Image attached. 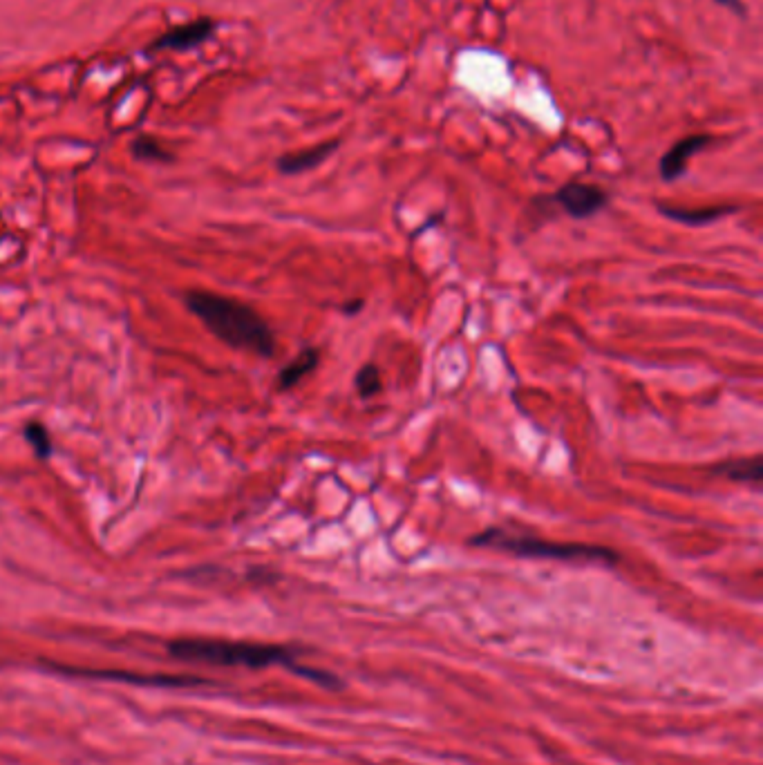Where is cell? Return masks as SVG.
I'll list each match as a JSON object with an SVG mask.
<instances>
[{
	"mask_svg": "<svg viewBox=\"0 0 763 765\" xmlns=\"http://www.w3.org/2000/svg\"><path fill=\"white\" fill-rule=\"evenodd\" d=\"M710 141H712L710 135H692L678 141V144H674L670 150H667L661 159V177L667 179V182L681 177L685 173L687 162H690L696 153H701Z\"/></svg>",
	"mask_w": 763,
	"mask_h": 765,
	"instance_id": "cell-5",
	"label": "cell"
},
{
	"mask_svg": "<svg viewBox=\"0 0 763 765\" xmlns=\"http://www.w3.org/2000/svg\"><path fill=\"white\" fill-rule=\"evenodd\" d=\"M363 307V300H356V302H347V305L343 307V311L347 316L350 314H359V309Z\"/></svg>",
	"mask_w": 763,
	"mask_h": 765,
	"instance_id": "cell-14",
	"label": "cell"
},
{
	"mask_svg": "<svg viewBox=\"0 0 763 765\" xmlns=\"http://www.w3.org/2000/svg\"><path fill=\"white\" fill-rule=\"evenodd\" d=\"M553 202L567 213L573 220H587V217L602 211L609 202L605 188L596 184L571 182L564 184L558 193L553 195Z\"/></svg>",
	"mask_w": 763,
	"mask_h": 765,
	"instance_id": "cell-4",
	"label": "cell"
},
{
	"mask_svg": "<svg viewBox=\"0 0 763 765\" xmlns=\"http://www.w3.org/2000/svg\"><path fill=\"white\" fill-rule=\"evenodd\" d=\"M202 36H204V25H193V27H186V30H177L173 39L168 43L186 45L188 41H200Z\"/></svg>",
	"mask_w": 763,
	"mask_h": 765,
	"instance_id": "cell-12",
	"label": "cell"
},
{
	"mask_svg": "<svg viewBox=\"0 0 763 765\" xmlns=\"http://www.w3.org/2000/svg\"><path fill=\"white\" fill-rule=\"evenodd\" d=\"M320 363V349L318 347H305L296 358L285 365V370L278 374V387L280 390H291L296 387L305 376L312 374Z\"/></svg>",
	"mask_w": 763,
	"mask_h": 765,
	"instance_id": "cell-8",
	"label": "cell"
},
{
	"mask_svg": "<svg viewBox=\"0 0 763 765\" xmlns=\"http://www.w3.org/2000/svg\"><path fill=\"white\" fill-rule=\"evenodd\" d=\"M25 439L30 441V446L34 448L36 457H47L52 452V439H50V432L45 430V425L41 421H30L25 425Z\"/></svg>",
	"mask_w": 763,
	"mask_h": 765,
	"instance_id": "cell-11",
	"label": "cell"
},
{
	"mask_svg": "<svg viewBox=\"0 0 763 765\" xmlns=\"http://www.w3.org/2000/svg\"><path fill=\"white\" fill-rule=\"evenodd\" d=\"M717 3L723 5V7H728L730 12H734L737 16H746L748 14V9H746V5L741 3V0H717Z\"/></svg>",
	"mask_w": 763,
	"mask_h": 765,
	"instance_id": "cell-13",
	"label": "cell"
},
{
	"mask_svg": "<svg viewBox=\"0 0 763 765\" xmlns=\"http://www.w3.org/2000/svg\"><path fill=\"white\" fill-rule=\"evenodd\" d=\"M710 472H712L714 477H723V479L737 481V484H748V486H752L755 490H759L761 488V479H763L761 455L723 461V464L712 466Z\"/></svg>",
	"mask_w": 763,
	"mask_h": 765,
	"instance_id": "cell-6",
	"label": "cell"
},
{
	"mask_svg": "<svg viewBox=\"0 0 763 765\" xmlns=\"http://www.w3.org/2000/svg\"><path fill=\"white\" fill-rule=\"evenodd\" d=\"M658 211H661L665 217L678 222V224H687V226H708L712 222L721 220V217L737 213L739 206L734 204H721V206H710V209H681V206H670V204H658Z\"/></svg>",
	"mask_w": 763,
	"mask_h": 765,
	"instance_id": "cell-7",
	"label": "cell"
},
{
	"mask_svg": "<svg viewBox=\"0 0 763 765\" xmlns=\"http://www.w3.org/2000/svg\"><path fill=\"white\" fill-rule=\"evenodd\" d=\"M336 146H338V141H327V144H320V146H314L309 150H300V153H294V155H285L278 162V168L287 175L305 173V170L323 164L325 159L334 153Z\"/></svg>",
	"mask_w": 763,
	"mask_h": 765,
	"instance_id": "cell-9",
	"label": "cell"
},
{
	"mask_svg": "<svg viewBox=\"0 0 763 765\" xmlns=\"http://www.w3.org/2000/svg\"><path fill=\"white\" fill-rule=\"evenodd\" d=\"M171 654L193 663H209L222 667H271L291 663V654L282 647L253 645V642H231V640H209V638H186L175 640Z\"/></svg>",
	"mask_w": 763,
	"mask_h": 765,
	"instance_id": "cell-3",
	"label": "cell"
},
{
	"mask_svg": "<svg viewBox=\"0 0 763 765\" xmlns=\"http://www.w3.org/2000/svg\"><path fill=\"white\" fill-rule=\"evenodd\" d=\"M186 305L222 343L258 356H273L276 336L256 309L213 291H191Z\"/></svg>",
	"mask_w": 763,
	"mask_h": 765,
	"instance_id": "cell-1",
	"label": "cell"
},
{
	"mask_svg": "<svg viewBox=\"0 0 763 765\" xmlns=\"http://www.w3.org/2000/svg\"><path fill=\"white\" fill-rule=\"evenodd\" d=\"M477 549H495L511 553L515 557H533V560H560V562H596L616 566L620 555L607 546L580 544V542H553L542 540L533 533H517L511 528L488 526L486 531L468 540Z\"/></svg>",
	"mask_w": 763,
	"mask_h": 765,
	"instance_id": "cell-2",
	"label": "cell"
},
{
	"mask_svg": "<svg viewBox=\"0 0 763 765\" xmlns=\"http://www.w3.org/2000/svg\"><path fill=\"white\" fill-rule=\"evenodd\" d=\"M356 390L363 396V399H374L376 394L383 390L381 383V372L374 363H365L359 372H356Z\"/></svg>",
	"mask_w": 763,
	"mask_h": 765,
	"instance_id": "cell-10",
	"label": "cell"
}]
</instances>
